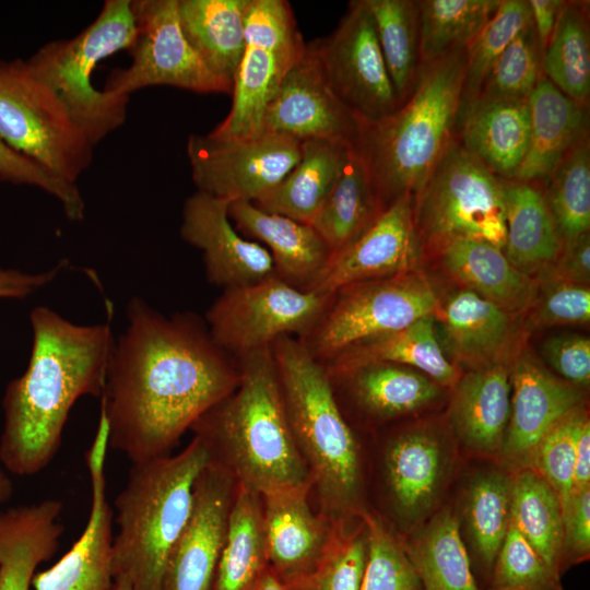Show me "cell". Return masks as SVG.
<instances>
[{"instance_id":"1","label":"cell","mask_w":590,"mask_h":590,"mask_svg":"<svg viewBox=\"0 0 590 590\" xmlns=\"http://www.w3.org/2000/svg\"><path fill=\"white\" fill-rule=\"evenodd\" d=\"M101 397L109 447L132 463L169 455L181 436L239 384L236 358L192 312L165 317L133 297Z\"/></svg>"},{"instance_id":"2","label":"cell","mask_w":590,"mask_h":590,"mask_svg":"<svg viewBox=\"0 0 590 590\" xmlns=\"http://www.w3.org/2000/svg\"><path fill=\"white\" fill-rule=\"evenodd\" d=\"M30 319L27 368L2 399L0 462L17 476L35 475L52 461L81 397H102L115 346L109 322L75 324L45 306L35 307Z\"/></svg>"},{"instance_id":"3","label":"cell","mask_w":590,"mask_h":590,"mask_svg":"<svg viewBox=\"0 0 590 590\" xmlns=\"http://www.w3.org/2000/svg\"><path fill=\"white\" fill-rule=\"evenodd\" d=\"M237 359L236 389L191 426L210 460L259 495L311 486L285 409L271 347Z\"/></svg>"},{"instance_id":"4","label":"cell","mask_w":590,"mask_h":590,"mask_svg":"<svg viewBox=\"0 0 590 590\" xmlns=\"http://www.w3.org/2000/svg\"><path fill=\"white\" fill-rule=\"evenodd\" d=\"M271 351L317 511L330 520L363 516L368 509L361 446L324 365L295 337L278 339Z\"/></svg>"},{"instance_id":"5","label":"cell","mask_w":590,"mask_h":590,"mask_svg":"<svg viewBox=\"0 0 590 590\" xmlns=\"http://www.w3.org/2000/svg\"><path fill=\"white\" fill-rule=\"evenodd\" d=\"M467 52L421 64L410 95L382 119L364 123L354 144L369 168L384 208L415 196L457 132Z\"/></svg>"},{"instance_id":"6","label":"cell","mask_w":590,"mask_h":590,"mask_svg":"<svg viewBox=\"0 0 590 590\" xmlns=\"http://www.w3.org/2000/svg\"><path fill=\"white\" fill-rule=\"evenodd\" d=\"M210 461L193 436L178 453L132 463L115 498L114 577L125 576L132 590H162L169 555L192 509L194 483Z\"/></svg>"},{"instance_id":"7","label":"cell","mask_w":590,"mask_h":590,"mask_svg":"<svg viewBox=\"0 0 590 590\" xmlns=\"http://www.w3.org/2000/svg\"><path fill=\"white\" fill-rule=\"evenodd\" d=\"M137 35L132 1L106 0L96 19L76 36L49 42L26 59L94 146L125 123L129 97L94 87L93 72L105 58L130 50Z\"/></svg>"},{"instance_id":"8","label":"cell","mask_w":590,"mask_h":590,"mask_svg":"<svg viewBox=\"0 0 590 590\" xmlns=\"http://www.w3.org/2000/svg\"><path fill=\"white\" fill-rule=\"evenodd\" d=\"M0 138L54 177L76 184L94 145L26 60L0 59Z\"/></svg>"},{"instance_id":"9","label":"cell","mask_w":590,"mask_h":590,"mask_svg":"<svg viewBox=\"0 0 590 590\" xmlns=\"http://www.w3.org/2000/svg\"><path fill=\"white\" fill-rule=\"evenodd\" d=\"M414 220L424 244L484 240L504 251L503 179L467 152L456 135L414 196Z\"/></svg>"},{"instance_id":"10","label":"cell","mask_w":590,"mask_h":590,"mask_svg":"<svg viewBox=\"0 0 590 590\" xmlns=\"http://www.w3.org/2000/svg\"><path fill=\"white\" fill-rule=\"evenodd\" d=\"M438 298L416 271L346 285L300 342L322 364L358 344L435 315Z\"/></svg>"},{"instance_id":"11","label":"cell","mask_w":590,"mask_h":590,"mask_svg":"<svg viewBox=\"0 0 590 590\" xmlns=\"http://www.w3.org/2000/svg\"><path fill=\"white\" fill-rule=\"evenodd\" d=\"M305 49L287 1L249 0L245 47L233 80L232 107L210 133L220 139H244L262 132L269 103Z\"/></svg>"},{"instance_id":"12","label":"cell","mask_w":590,"mask_h":590,"mask_svg":"<svg viewBox=\"0 0 590 590\" xmlns=\"http://www.w3.org/2000/svg\"><path fill=\"white\" fill-rule=\"evenodd\" d=\"M331 296L295 287L275 274L223 290L205 323L214 342L238 358L268 349L282 337L302 339L316 324Z\"/></svg>"},{"instance_id":"13","label":"cell","mask_w":590,"mask_h":590,"mask_svg":"<svg viewBox=\"0 0 590 590\" xmlns=\"http://www.w3.org/2000/svg\"><path fill=\"white\" fill-rule=\"evenodd\" d=\"M132 10L138 35L128 68L114 70L104 87L116 96L155 85L194 93H232L233 84L216 75L185 36L178 0H137Z\"/></svg>"},{"instance_id":"14","label":"cell","mask_w":590,"mask_h":590,"mask_svg":"<svg viewBox=\"0 0 590 590\" xmlns=\"http://www.w3.org/2000/svg\"><path fill=\"white\" fill-rule=\"evenodd\" d=\"M302 142L262 131L244 139L191 134L187 156L200 192L231 201L256 203L297 164Z\"/></svg>"},{"instance_id":"15","label":"cell","mask_w":590,"mask_h":590,"mask_svg":"<svg viewBox=\"0 0 590 590\" xmlns=\"http://www.w3.org/2000/svg\"><path fill=\"white\" fill-rule=\"evenodd\" d=\"M316 40L331 88L362 125L378 121L399 107L364 0L351 1L335 30Z\"/></svg>"},{"instance_id":"16","label":"cell","mask_w":590,"mask_h":590,"mask_svg":"<svg viewBox=\"0 0 590 590\" xmlns=\"http://www.w3.org/2000/svg\"><path fill=\"white\" fill-rule=\"evenodd\" d=\"M453 462V447L437 427L413 426L387 440L382 482L392 517L401 528L414 531L435 514Z\"/></svg>"},{"instance_id":"17","label":"cell","mask_w":590,"mask_h":590,"mask_svg":"<svg viewBox=\"0 0 590 590\" xmlns=\"http://www.w3.org/2000/svg\"><path fill=\"white\" fill-rule=\"evenodd\" d=\"M423 246L414 220V196L403 193L357 238L331 256L308 291L332 296L350 284L413 272Z\"/></svg>"},{"instance_id":"18","label":"cell","mask_w":590,"mask_h":590,"mask_svg":"<svg viewBox=\"0 0 590 590\" xmlns=\"http://www.w3.org/2000/svg\"><path fill=\"white\" fill-rule=\"evenodd\" d=\"M361 127L331 88L314 40L306 44L304 55L282 80L264 111L261 131L300 142L329 140L354 145Z\"/></svg>"},{"instance_id":"19","label":"cell","mask_w":590,"mask_h":590,"mask_svg":"<svg viewBox=\"0 0 590 590\" xmlns=\"http://www.w3.org/2000/svg\"><path fill=\"white\" fill-rule=\"evenodd\" d=\"M237 482L209 461L193 487L190 517L167 560L162 590H212Z\"/></svg>"},{"instance_id":"20","label":"cell","mask_w":590,"mask_h":590,"mask_svg":"<svg viewBox=\"0 0 590 590\" xmlns=\"http://www.w3.org/2000/svg\"><path fill=\"white\" fill-rule=\"evenodd\" d=\"M233 201L197 191L184 205L181 237L202 252L208 281L223 290L259 282L274 274L269 251L235 228Z\"/></svg>"},{"instance_id":"21","label":"cell","mask_w":590,"mask_h":590,"mask_svg":"<svg viewBox=\"0 0 590 590\" xmlns=\"http://www.w3.org/2000/svg\"><path fill=\"white\" fill-rule=\"evenodd\" d=\"M510 414L499 462L516 470L530 465L543 436L582 406L583 396L529 352L519 355L510 367Z\"/></svg>"},{"instance_id":"22","label":"cell","mask_w":590,"mask_h":590,"mask_svg":"<svg viewBox=\"0 0 590 590\" xmlns=\"http://www.w3.org/2000/svg\"><path fill=\"white\" fill-rule=\"evenodd\" d=\"M109 448L104 433L94 436L85 453L92 502L84 530L51 567L35 573L34 590H110L114 582L111 545L114 510L106 497L105 459Z\"/></svg>"},{"instance_id":"23","label":"cell","mask_w":590,"mask_h":590,"mask_svg":"<svg viewBox=\"0 0 590 590\" xmlns=\"http://www.w3.org/2000/svg\"><path fill=\"white\" fill-rule=\"evenodd\" d=\"M310 496L311 486L261 495L269 568L290 590L316 568L332 529Z\"/></svg>"},{"instance_id":"24","label":"cell","mask_w":590,"mask_h":590,"mask_svg":"<svg viewBox=\"0 0 590 590\" xmlns=\"http://www.w3.org/2000/svg\"><path fill=\"white\" fill-rule=\"evenodd\" d=\"M452 388L455 437L468 452L499 461L510 414V367L503 361L471 369Z\"/></svg>"},{"instance_id":"25","label":"cell","mask_w":590,"mask_h":590,"mask_svg":"<svg viewBox=\"0 0 590 590\" xmlns=\"http://www.w3.org/2000/svg\"><path fill=\"white\" fill-rule=\"evenodd\" d=\"M228 214L241 235L260 241L269 251L274 274L295 287L308 291L332 256L309 224L266 212L247 201H233Z\"/></svg>"},{"instance_id":"26","label":"cell","mask_w":590,"mask_h":590,"mask_svg":"<svg viewBox=\"0 0 590 590\" xmlns=\"http://www.w3.org/2000/svg\"><path fill=\"white\" fill-rule=\"evenodd\" d=\"M326 367V366H324ZM333 385H342L354 405L373 421H388L437 401L441 387L424 374L388 362L327 368Z\"/></svg>"},{"instance_id":"27","label":"cell","mask_w":590,"mask_h":590,"mask_svg":"<svg viewBox=\"0 0 590 590\" xmlns=\"http://www.w3.org/2000/svg\"><path fill=\"white\" fill-rule=\"evenodd\" d=\"M530 141L512 179L544 182L559 161L589 135V110L542 75L529 96Z\"/></svg>"},{"instance_id":"28","label":"cell","mask_w":590,"mask_h":590,"mask_svg":"<svg viewBox=\"0 0 590 590\" xmlns=\"http://www.w3.org/2000/svg\"><path fill=\"white\" fill-rule=\"evenodd\" d=\"M62 508L47 498L0 512V590H30L36 568L58 550Z\"/></svg>"},{"instance_id":"29","label":"cell","mask_w":590,"mask_h":590,"mask_svg":"<svg viewBox=\"0 0 590 590\" xmlns=\"http://www.w3.org/2000/svg\"><path fill=\"white\" fill-rule=\"evenodd\" d=\"M528 99L475 103L457 127L462 148L502 179L516 176L528 151Z\"/></svg>"},{"instance_id":"30","label":"cell","mask_w":590,"mask_h":590,"mask_svg":"<svg viewBox=\"0 0 590 590\" xmlns=\"http://www.w3.org/2000/svg\"><path fill=\"white\" fill-rule=\"evenodd\" d=\"M438 250L445 270L464 288L509 314L527 309L536 297L533 279L514 267L504 251L484 240L458 238Z\"/></svg>"},{"instance_id":"31","label":"cell","mask_w":590,"mask_h":590,"mask_svg":"<svg viewBox=\"0 0 590 590\" xmlns=\"http://www.w3.org/2000/svg\"><path fill=\"white\" fill-rule=\"evenodd\" d=\"M505 204L504 253L531 276L546 271L559 256L564 240L547 205L542 184L503 179Z\"/></svg>"},{"instance_id":"32","label":"cell","mask_w":590,"mask_h":590,"mask_svg":"<svg viewBox=\"0 0 590 590\" xmlns=\"http://www.w3.org/2000/svg\"><path fill=\"white\" fill-rule=\"evenodd\" d=\"M435 316L450 350L471 369L503 362L512 333L509 312L463 287L438 302Z\"/></svg>"},{"instance_id":"33","label":"cell","mask_w":590,"mask_h":590,"mask_svg":"<svg viewBox=\"0 0 590 590\" xmlns=\"http://www.w3.org/2000/svg\"><path fill=\"white\" fill-rule=\"evenodd\" d=\"M352 145L329 140L303 141L297 164L253 204L310 225L332 192Z\"/></svg>"},{"instance_id":"34","label":"cell","mask_w":590,"mask_h":590,"mask_svg":"<svg viewBox=\"0 0 590 590\" xmlns=\"http://www.w3.org/2000/svg\"><path fill=\"white\" fill-rule=\"evenodd\" d=\"M423 590H480L458 514L444 507L402 540Z\"/></svg>"},{"instance_id":"35","label":"cell","mask_w":590,"mask_h":590,"mask_svg":"<svg viewBox=\"0 0 590 590\" xmlns=\"http://www.w3.org/2000/svg\"><path fill=\"white\" fill-rule=\"evenodd\" d=\"M249 0H178L180 25L206 66L231 82L245 47Z\"/></svg>"},{"instance_id":"36","label":"cell","mask_w":590,"mask_h":590,"mask_svg":"<svg viewBox=\"0 0 590 590\" xmlns=\"http://www.w3.org/2000/svg\"><path fill=\"white\" fill-rule=\"evenodd\" d=\"M268 569L261 495L237 484L212 590H255Z\"/></svg>"},{"instance_id":"37","label":"cell","mask_w":590,"mask_h":590,"mask_svg":"<svg viewBox=\"0 0 590 590\" xmlns=\"http://www.w3.org/2000/svg\"><path fill=\"white\" fill-rule=\"evenodd\" d=\"M435 315L422 317L404 329L358 344L324 363L327 368H345L368 362H388L413 368L441 388L453 387L461 374L437 341Z\"/></svg>"},{"instance_id":"38","label":"cell","mask_w":590,"mask_h":590,"mask_svg":"<svg viewBox=\"0 0 590 590\" xmlns=\"http://www.w3.org/2000/svg\"><path fill=\"white\" fill-rule=\"evenodd\" d=\"M384 209L366 161L352 145L332 192L310 225L334 255L357 238Z\"/></svg>"},{"instance_id":"39","label":"cell","mask_w":590,"mask_h":590,"mask_svg":"<svg viewBox=\"0 0 590 590\" xmlns=\"http://www.w3.org/2000/svg\"><path fill=\"white\" fill-rule=\"evenodd\" d=\"M511 483V469L489 468L476 473L463 492L459 521L474 562L487 577L510 524Z\"/></svg>"},{"instance_id":"40","label":"cell","mask_w":590,"mask_h":590,"mask_svg":"<svg viewBox=\"0 0 590 590\" xmlns=\"http://www.w3.org/2000/svg\"><path fill=\"white\" fill-rule=\"evenodd\" d=\"M510 522L560 577L562 504L552 486L530 467L512 470Z\"/></svg>"},{"instance_id":"41","label":"cell","mask_w":590,"mask_h":590,"mask_svg":"<svg viewBox=\"0 0 590 590\" xmlns=\"http://www.w3.org/2000/svg\"><path fill=\"white\" fill-rule=\"evenodd\" d=\"M542 70L559 91L579 105L589 106V4L566 1L542 56Z\"/></svg>"},{"instance_id":"42","label":"cell","mask_w":590,"mask_h":590,"mask_svg":"<svg viewBox=\"0 0 590 590\" xmlns=\"http://www.w3.org/2000/svg\"><path fill=\"white\" fill-rule=\"evenodd\" d=\"M500 0H417L421 64L467 48Z\"/></svg>"},{"instance_id":"43","label":"cell","mask_w":590,"mask_h":590,"mask_svg":"<svg viewBox=\"0 0 590 590\" xmlns=\"http://www.w3.org/2000/svg\"><path fill=\"white\" fill-rule=\"evenodd\" d=\"M364 1L401 104L412 92L421 68L417 0Z\"/></svg>"},{"instance_id":"44","label":"cell","mask_w":590,"mask_h":590,"mask_svg":"<svg viewBox=\"0 0 590 590\" xmlns=\"http://www.w3.org/2000/svg\"><path fill=\"white\" fill-rule=\"evenodd\" d=\"M543 189L564 241L590 229V141L582 138L559 161Z\"/></svg>"},{"instance_id":"45","label":"cell","mask_w":590,"mask_h":590,"mask_svg":"<svg viewBox=\"0 0 590 590\" xmlns=\"http://www.w3.org/2000/svg\"><path fill=\"white\" fill-rule=\"evenodd\" d=\"M531 25L528 0H500L497 11L465 48V71L458 123L479 96L496 60L507 46Z\"/></svg>"},{"instance_id":"46","label":"cell","mask_w":590,"mask_h":590,"mask_svg":"<svg viewBox=\"0 0 590 590\" xmlns=\"http://www.w3.org/2000/svg\"><path fill=\"white\" fill-rule=\"evenodd\" d=\"M368 552L364 515L332 520L324 552L312 573L293 590H359Z\"/></svg>"},{"instance_id":"47","label":"cell","mask_w":590,"mask_h":590,"mask_svg":"<svg viewBox=\"0 0 590 590\" xmlns=\"http://www.w3.org/2000/svg\"><path fill=\"white\" fill-rule=\"evenodd\" d=\"M542 75V54L531 25L522 31L496 60L472 105L528 99Z\"/></svg>"},{"instance_id":"48","label":"cell","mask_w":590,"mask_h":590,"mask_svg":"<svg viewBox=\"0 0 590 590\" xmlns=\"http://www.w3.org/2000/svg\"><path fill=\"white\" fill-rule=\"evenodd\" d=\"M368 552L359 590H423L401 538L367 510Z\"/></svg>"},{"instance_id":"49","label":"cell","mask_w":590,"mask_h":590,"mask_svg":"<svg viewBox=\"0 0 590 590\" xmlns=\"http://www.w3.org/2000/svg\"><path fill=\"white\" fill-rule=\"evenodd\" d=\"M487 580L488 590H563L560 577L511 522Z\"/></svg>"},{"instance_id":"50","label":"cell","mask_w":590,"mask_h":590,"mask_svg":"<svg viewBox=\"0 0 590 590\" xmlns=\"http://www.w3.org/2000/svg\"><path fill=\"white\" fill-rule=\"evenodd\" d=\"M587 414L582 405L557 422L538 444L529 465L556 492L562 508L571 495L577 436Z\"/></svg>"},{"instance_id":"51","label":"cell","mask_w":590,"mask_h":590,"mask_svg":"<svg viewBox=\"0 0 590 590\" xmlns=\"http://www.w3.org/2000/svg\"><path fill=\"white\" fill-rule=\"evenodd\" d=\"M0 180L37 187L55 197L72 222L83 220L85 203L76 184L60 180L7 145L0 138Z\"/></svg>"},{"instance_id":"52","label":"cell","mask_w":590,"mask_h":590,"mask_svg":"<svg viewBox=\"0 0 590 590\" xmlns=\"http://www.w3.org/2000/svg\"><path fill=\"white\" fill-rule=\"evenodd\" d=\"M536 299L534 322L539 326L581 324L590 320L588 285L546 279Z\"/></svg>"},{"instance_id":"53","label":"cell","mask_w":590,"mask_h":590,"mask_svg":"<svg viewBox=\"0 0 590 590\" xmlns=\"http://www.w3.org/2000/svg\"><path fill=\"white\" fill-rule=\"evenodd\" d=\"M541 355L563 380L581 389L590 382V340L567 333L553 335L540 346Z\"/></svg>"},{"instance_id":"54","label":"cell","mask_w":590,"mask_h":590,"mask_svg":"<svg viewBox=\"0 0 590 590\" xmlns=\"http://www.w3.org/2000/svg\"><path fill=\"white\" fill-rule=\"evenodd\" d=\"M590 557V487L573 493L563 508L560 573Z\"/></svg>"},{"instance_id":"55","label":"cell","mask_w":590,"mask_h":590,"mask_svg":"<svg viewBox=\"0 0 590 590\" xmlns=\"http://www.w3.org/2000/svg\"><path fill=\"white\" fill-rule=\"evenodd\" d=\"M545 279L588 285L590 280V233L564 241L555 262L545 271Z\"/></svg>"},{"instance_id":"56","label":"cell","mask_w":590,"mask_h":590,"mask_svg":"<svg viewBox=\"0 0 590 590\" xmlns=\"http://www.w3.org/2000/svg\"><path fill=\"white\" fill-rule=\"evenodd\" d=\"M63 264L64 261L50 270L38 273L0 267V299H21L36 293L55 280Z\"/></svg>"},{"instance_id":"57","label":"cell","mask_w":590,"mask_h":590,"mask_svg":"<svg viewBox=\"0 0 590 590\" xmlns=\"http://www.w3.org/2000/svg\"><path fill=\"white\" fill-rule=\"evenodd\" d=\"M565 2L564 0H528L533 30L542 56L553 35Z\"/></svg>"},{"instance_id":"58","label":"cell","mask_w":590,"mask_h":590,"mask_svg":"<svg viewBox=\"0 0 590 590\" xmlns=\"http://www.w3.org/2000/svg\"><path fill=\"white\" fill-rule=\"evenodd\" d=\"M590 487V420L587 414L579 427L573 477V493Z\"/></svg>"},{"instance_id":"59","label":"cell","mask_w":590,"mask_h":590,"mask_svg":"<svg viewBox=\"0 0 590 590\" xmlns=\"http://www.w3.org/2000/svg\"><path fill=\"white\" fill-rule=\"evenodd\" d=\"M255 590H290L269 568Z\"/></svg>"},{"instance_id":"60","label":"cell","mask_w":590,"mask_h":590,"mask_svg":"<svg viewBox=\"0 0 590 590\" xmlns=\"http://www.w3.org/2000/svg\"><path fill=\"white\" fill-rule=\"evenodd\" d=\"M13 493V483L7 471L0 467V504L9 500Z\"/></svg>"},{"instance_id":"61","label":"cell","mask_w":590,"mask_h":590,"mask_svg":"<svg viewBox=\"0 0 590 590\" xmlns=\"http://www.w3.org/2000/svg\"><path fill=\"white\" fill-rule=\"evenodd\" d=\"M110 590H132L131 582L125 576H116Z\"/></svg>"}]
</instances>
